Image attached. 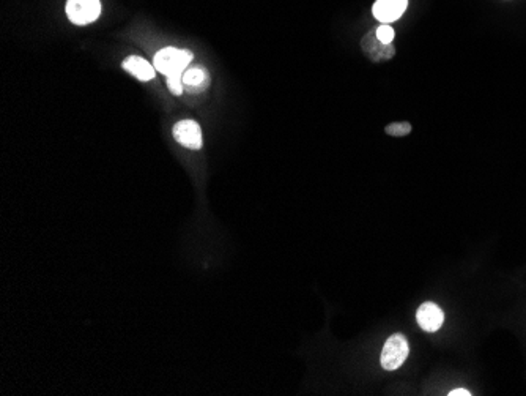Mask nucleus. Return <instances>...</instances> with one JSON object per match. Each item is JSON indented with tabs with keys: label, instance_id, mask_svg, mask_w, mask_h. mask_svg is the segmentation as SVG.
<instances>
[{
	"label": "nucleus",
	"instance_id": "f257e3e1",
	"mask_svg": "<svg viewBox=\"0 0 526 396\" xmlns=\"http://www.w3.org/2000/svg\"><path fill=\"white\" fill-rule=\"evenodd\" d=\"M193 60V54L189 51H181L176 47H164L158 51L153 59V66L161 75H183L188 70L189 64Z\"/></svg>",
	"mask_w": 526,
	"mask_h": 396
},
{
	"label": "nucleus",
	"instance_id": "f03ea898",
	"mask_svg": "<svg viewBox=\"0 0 526 396\" xmlns=\"http://www.w3.org/2000/svg\"><path fill=\"white\" fill-rule=\"evenodd\" d=\"M409 354L407 338L400 333H394L386 339L382 351V367L388 371L400 368Z\"/></svg>",
	"mask_w": 526,
	"mask_h": 396
},
{
	"label": "nucleus",
	"instance_id": "7ed1b4c3",
	"mask_svg": "<svg viewBox=\"0 0 526 396\" xmlns=\"http://www.w3.org/2000/svg\"><path fill=\"white\" fill-rule=\"evenodd\" d=\"M101 13L100 0H68L66 16L76 26H87L98 20Z\"/></svg>",
	"mask_w": 526,
	"mask_h": 396
},
{
	"label": "nucleus",
	"instance_id": "20e7f679",
	"mask_svg": "<svg viewBox=\"0 0 526 396\" xmlns=\"http://www.w3.org/2000/svg\"><path fill=\"white\" fill-rule=\"evenodd\" d=\"M174 138L183 147L199 150L202 149V130L200 125L194 120H180L174 125Z\"/></svg>",
	"mask_w": 526,
	"mask_h": 396
},
{
	"label": "nucleus",
	"instance_id": "39448f33",
	"mask_svg": "<svg viewBox=\"0 0 526 396\" xmlns=\"http://www.w3.org/2000/svg\"><path fill=\"white\" fill-rule=\"evenodd\" d=\"M361 46H363L366 56L370 60H374V62L389 60L393 59L396 54V47L393 43L386 45V43L378 40L377 29H372L370 32L364 36L363 41H361Z\"/></svg>",
	"mask_w": 526,
	"mask_h": 396
},
{
	"label": "nucleus",
	"instance_id": "423d86ee",
	"mask_svg": "<svg viewBox=\"0 0 526 396\" xmlns=\"http://www.w3.org/2000/svg\"><path fill=\"white\" fill-rule=\"evenodd\" d=\"M407 7L408 0H377L372 7V13H374L375 20L383 24H389L400 20Z\"/></svg>",
	"mask_w": 526,
	"mask_h": 396
},
{
	"label": "nucleus",
	"instance_id": "0eeeda50",
	"mask_svg": "<svg viewBox=\"0 0 526 396\" xmlns=\"http://www.w3.org/2000/svg\"><path fill=\"white\" fill-rule=\"evenodd\" d=\"M416 321H418L419 327L426 332H437L444 322V313L438 305L432 302H426L419 307L418 313H416Z\"/></svg>",
	"mask_w": 526,
	"mask_h": 396
},
{
	"label": "nucleus",
	"instance_id": "6e6552de",
	"mask_svg": "<svg viewBox=\"0 0 526 396\" xmlns=\"http://www.w3.org/2000/svg\"><path fill=\"white\" fill-rule=\"evenodd\" d=\"M121 66L128 71L131 73L134 78H137L139 81H151L155 78V66L150 65L146 62L145 59L139 57V56H130L123 60Z\"/></svg>",
	"mask_w": 526,
	"mask_h": 396
},
{
	"label": "nucleus",
	"instance_id": "1a4fd4ad",
	"mask_svg": "<svg viewBox=\"0 0 526 396\" xmlns=\"http://www.w3.org/2000/svg\"><path fill=\"white\" fill-rule=\"evenodd\" d=\"M183 84H185L186 87L193 89L194 92L195 90L206 89V85H208L206 71L204 68H199V66H195V68H188L185 73H183Z\"/></svg>",
	"mask_w": 526,
	"mask_h": 396
},
{
	"label": "nucleus",
	"instance_id": "9d476101",
	"mask_svg": "<svg viewBox=\"0 0 526 396\" xmlns=\"http://www.w3.org/2000/svg\"><path fill=\"white\" fill-rule=\"evenodd\" d=\"M384 131H386V135L389 136L402 138L412 133V125H409L408 122H396V124H389L384 128Z\"/></svg>",
	"mask_w": 526,
	"mask_h": 396
},
{
	"label": "nucleus",
	"instance_id": "9b49d317",
	"mask_svg": "<svg viewBox=\"0 0 526 396\" xmlns=\"http://www.w3.org/2000/svg\"><path fill=\"white\" fill-rule=\"evenodd\" d=\"M183 75H170L167 76V87L170 92L174 95H181L183 94Z\"/></svg>",
	"mask_w": 526,
	"mask_h": 396
},
{
	"label": "nucleus",
	"instance_id": "f8f14e48",
	"mask_svg": "<svg viewBox=\"0 0 526 396\" xmlns=\"http://www.w3.org/2000/svg\"><path fill=\"white\" fill-rule=\"evenodd\" d=\"M394 29L389 27V24H382L380 27H377V36L378 40L386 43V45H389V43H393L394 40Z\"/></svg>",
	"mask_w": 526,
	"mask_h": 396
},
{
	"label": "nucleus",
	"instance_id": "ddd939ff",
	"mask_svg": "<svg viewBox=\"0 0 526 396\" xmlns=\"http://www.w3.org/2000/svg\"><path fill=\"white\" fill-rule=\"evenodd\" d=\"M469 396L471 393L468 392V390H463V388H457V390H452V392L449 393V396Z\"/></svg>",
	"mask_w": 526,
	"mask_h": 396
}]
</instances>
